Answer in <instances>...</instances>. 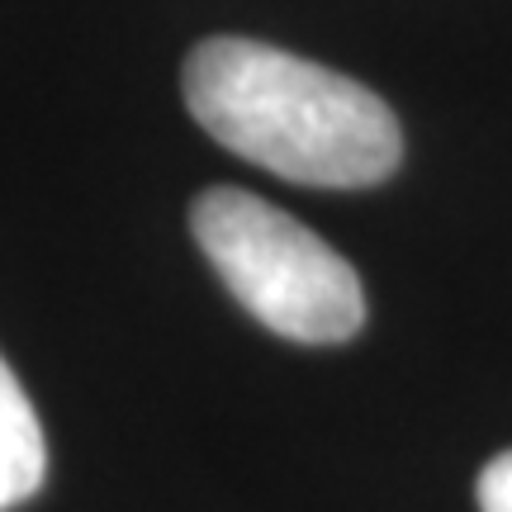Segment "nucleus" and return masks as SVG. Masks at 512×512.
I'll return each instance as SVG.
<instances>
[{
  "label": "nucleus",
  "instance_id": "1",
  "mask_svg": "<svg viewBox=\"0 0 512 512\" xmlns=\"http://www.w3.org/2000/svg\"><path fill=\"white\" fill-rule=\"evenodd\" d=\"M181 86L214 143L285 181L361 190L403 157L399 119L380 95L256 38H204Z\"/></svg>",
  "mask_w": 512,
  "mask_h": 512
},
{
  "label": "nucleus",
  "instance_id": "2",
  "mask_svg": "<svg viewBox=\"0 0 512 512\" xmlns=\"http://www.w3.org/2000/svg\"><path fill=\"white\" fill-rule=\"evenodd\" d=\"M190 233L233 299L275 337L332 347L366 323V290L347 256L252 190L209 185L190 209Z\"/></svg>",
  "mask_w": 512,
  "mask_h": 512
},
{
  "label": "nucleus",
  "instance_id": "3",
  "mask_svg": "<svg viewBox=\"0 0 512 512\" xmlns=\"http://www.w3.org/2000/svg\"><path fill=\"white\" fill-rule=\"evenodd\" d=\"M43 475H48L43 422H38L10 361L0 356V512H15L19 503H29L43 489Z\"/></svg>",
  "mask_w": 512,
  "mask_h": 512
},
{
  "label": "nucleus",
  "instance_id": "4",
  "mask_svg": "<svg viewBox=\"0 0 512 512\" xmlns=\"http://www.w3.org/2000/svg\"><path fill=\"white\" fill-rule=\"evenodd\" d=\"M479 512H512V451L494 456L479 475Z\"/></svg>",
  "mask_w": 512,
  "mask_h": 512
}]
</instances>
